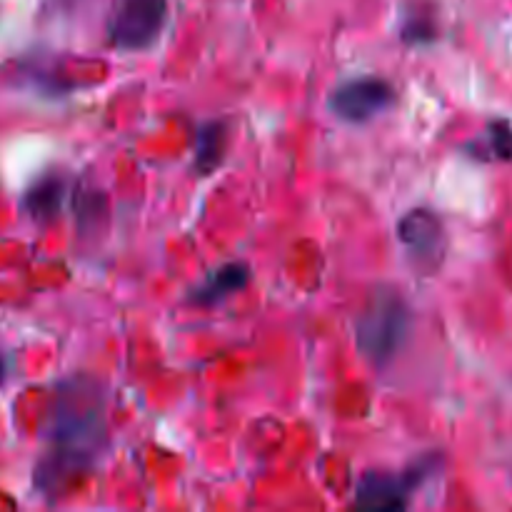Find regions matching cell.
<instances>
[{
  "label": "cell",
  "mask_w": 512,
  "mask_h": 512,
  "mask_svg": "<svg viewBox=\"0 0 512 512\" xmlns=\"http://www.w3.org/2000/svg\"><path fill=\"white\" fill-rule=\"evenodd\" d=\"M48 450L35 470V483L55 495L88 475L108 448V415L98 383L73 378L60 385L48 423Z\"/></svg>",
  "instance_id": "1"
},
{
  "label": "cell",
  "mask_w": 512,
  "mask_h": 512,
  "mask_svg": "<svg viewBox=\"0 0 512 512\" xmlns=\"http://www.w3.org/2000/svg\"><path fill=\"white\" fill-rule=\"evenodd\" d=\"M250 268L245 263H225L208 273V278L200 285L190 290V303L200 305V308H213V305L223 303L230 295L240 293L248 285Z\"/></svg>",
  "instance_id": "7"
},
{
  "label": "cell",
  "mask_w": 512,
  "mask_h": 512,
  "mask_svg": "<svg viewBox=\"0 0 512 512\" xmlns=\"http://www.w3.org/2000/svg\"><path fill=\"white\" fill-rule=\"evenodd\" d=\"M168 20V0H115L108 20L110 43L120 50H148Z\"/></svg>",
  "instance_id": "4"
},
{
  "label": "cell",
  "mask_w": 512,
  "mask_h": 512,
  "mask_svg": "<svg viewBox=\"0 0 512 512\" xmlns=\"http://www.w3.org/2000/svg\"><path fill=\"white\" fill-rule=\"evenodd\" d=\"M398 238L420 270L440 268L448 240H445L443 220L433 210L418 208L403 215L398 223Z\"/></svg>",
  "instance_id": "6"
},
{
  "label": "cell",
  "mask_w": 512,
  "mask_h": 512,
  "mask_svg": "<svg viewBox=\"0 0 512 512\" xmlns=\"http://www.w3.org/2000/svg\"><path fill=\"white\" fill-rule=\"evenodd\" d=\"M435 470H438V458L435 455L420 458L413 468H408L400 475L370 470L355 485V505L363 510L378 512L405 510L410 505V495L415 493V488H420Z\"/></svg>",
  "instance_id": "3"
},
{
  "label": "cell",
  "mask_w": 512,
  "mask_h": 512,
  "mask_svg": "<svg viewBox=\"0 0 512 512\" xmlns=\"http://www.w3.org/2000/svg\"><path fill=\"white\" fill-rule=\"evenodd\" d=\"M395 103V88L385 78L360 75L343 80L330 90L328 108L335 118L345 123H368Z\"/></svg>",
  "instance_id": "5"
},
{
  "label": "cell",
  "mask_w": 512,
  "mask_h": 512,
  "mask_svg": "<svg viewBox=\"0 0 512 512\" xmlns=\"http://www.w3.org/2000/svg\"><path fill=\"white\" fill-rule=\"evenodd\" d=\"M5 380V363H3V355H0V385H3Z\"/></svg>",
  "instance_id": "12"
},
{
  "label": "cell",
  "mask_w": 512,
  "mask_h": 512,
  "mask_svg": "<svg viewBox=\"0 0 512 512\" xmlns=\"http://www.w3.org/2000/svg\"><path fill=\"white\" fill-rule=\"evenodd\" d=\"M475 150H483L475 158L480 160H510L512 158V128L505 120H495L485 130V145L475 143Z\"/></svg>",
  "instance_id": "10"
},
{
  "label": "cell",
  "mask_w": 512,
  "mask_h": 512,
  "mask_svg": "<svg viewBox=\"0 0 512 512\" xmlns=\"http://www.w3.org/2000/svg\"><path fill=\"white\" fill-rule=\"evenodd\" d=\"M65 193H68V183L60 173H45L25 190V210L33 215L35 220H50L60 213L63 208Z\"/></svg>",
  "instance_id": "9"
},
{
  "label": "cell",
  "mask_w": 512,
  "mask_h": 512,
  "mask_svg": "<svg viewBox=\"0 0 512 512\" xmlns=\"http://www.w3.org/2000/svg\"><path fill=\"white\" fill-rule=\"evenodd\" d=\"M410 325L413 315L408 300L400 295V290L380 285L355 320V343L360 353L375 365H388L408 340Z\"/></svg>",
  "instance_id": "2"
},
{
  "label": "cell",
  "mask_w": 512,
  "mask_h": 512,
  "mask_svg": "<svg viewBox=\"0 0 512 512\" xmlns=\"http://www.w3.org/2000/svg\"><path fill=\"white\" fill-rule=\"evenodd\" d=\"M435 38V23L428 18V15H408L403 25V40L405 43H428V40Z\"/></svg>",
  "instance_id": "11"
},
{
  "label": "cell",
  "mask_w": 512,
  "mask_h": 512,
  "mask_svg": "<svg viewBox=\"0 0 512 512\" xmlns=\"http://www.w3.org/2000/svg\"><path fill=\"white\" fill-rule=\"evenodd\" d=\"M230 120L215 118L198 125L195 130V170L200 175H210L223 165L228 153Z\"/></svg>",
  "instance_id": "8"
}]
</instances>
